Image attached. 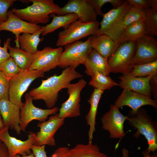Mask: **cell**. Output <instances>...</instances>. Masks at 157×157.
Segmentation results:
<instances>
[{
	"label": "cell",
	"mask_w": 157,
	"mask_h": 157,
	"mask_svg": "<svg viewBox=\"0 0 157 157\" xmlns=\"http://www.w3.org/2000/svg\"><path fill=\"white\" fill-rule=\"evenodd\" d=\"M84 65L85 67L94 68L99 72L105 76H109L110 73L108 58L103 57L93 49L88 54Z\"/></svg>",
	"instance_id": "cell-28"
},
{
	"label": "cell",
	"mask_w": 157,
	"mask_h": 157,
	"mask_svg": "<svg viewBox=\"0 0 157 157\" xmlns=\"http://www.w3.org/2000/svg\"><path fill=\"white\" fill-rule=\"evenodd\" d=\"M104 92L103 90L94 88L88 100L90 107L85 119L87 124L89 126L88 132L89 142H92L93 134L96 130V117L98 104Z\"/></svg>",
	"instance_id": "cell-23"
},
{
	"label": "cell",
	"mask_w": 157,
	"mask_h": 157,
	"mask_svg": "<svg viewBox=\"0 0 157 157\" xmlns=\"http://www.w3.org/2000/svg\"><path fill=\"white\" fill-rule=\"evenodd\" d=\"M63 51L62 47L53 48L49 47L38 50L33 54V62L28 69L38 70L45 73L56 68L58 66Z\"/></svg>",
	"instance_id": "cell-11"
},
{
	"label": "cell",
	"mask_w": 157,
	"mask_h": 157,
	"mask_svg": "<svg viewBox=\"0 0 157 157\" xmlns=\"http://www.w3.org/2000/svg\"><path fill=\"white\" fill-rule=\"evenodd\" d=\"M13 157H35L34 154L33 153H31L25 156H21L19 154H17Z\"/></svg>",
	"instance_id": "cell-46"
},
{
	"label": "cell",
	"mask_w": 157,
	"mask_h": 157,
	"mask_svg": "<svg viewBox=\"0 0 157 157\" xmlns=\"http://www.w3.org/2000/svg\"><path fill=\"white\" fill-rule=\"evenodd\" d=\"M144 19L142 9L131 6L118 24L107 35L118 43L120 35L128 26L133 22L140 20L144 21Z\"/></svg>",
	"instance_id": "cell-22"
},
{
	"label": "cell",
	"mask_w": 157,
	"mask_h": 157,
	"mask_svg": "<svg viewBox=\"0 0 157 157\" xmlns=\"http://www.w3.org/2000/svg\"><path fill=\"white\" fill-rule=\"evenodd\" d=\"M0 70L9 79L19 73L22 69L10 57L1 66Z\"/></svg>",
	"instance_id": "cell-33"
},
{
	"label": "cell",
	"mask_w": 157,
	"mask_h": 157,
	"mask_svg": "<svg viewBox=\"0 0 157 157\" xmlns=\"http://www.w3.org/2000/svg\"><path fill=\"white\" fill-rule=\"evenodd\" d=\"M45 148L44 145L38 146L33 144L31 147V149L35 157H47Z\"/></svg>",
	"instance_id": "cell-38"
},
{
	"label": "cell",
	"mask_w": 157,
	"mask_h": 157,
	"mask_svg": "<svg viewBox=\"0 0 157 157\" xmlns=\"http://www.w3.org/2000/svg\"><path fill=\"white\" fill-rule=\"evenodd\" d=\"M142 9L145 34L155 37L157 35V11L150 8Z\"/></svg>",
	"instance_id": "cell-31"
},
{
	"label": "cell",
	"mask_w": 157,
	"mask_h": 157,
	"mask_svg": "<svg viewBox=\"0 0 157 157\" xmlns=\"http://www.w3.org/2000/svg\"><path fill=\"white\" fill-rule=\"evenodd\" d=\"M25 101L20 112V128L21 131H25L30 122L37 120L40 122L46 121L49 116L57 113L59 108L55 107L51 109H42L35 106L33 104V99L28 92L25 95Z\"/></svg>",
	"instance_id": "cell-8"
},
{
	"label": "cell",
	"mask_w": 157,
	"mask_h": 157,
	"mask_svg": "<svg viewBox=\"0 0 157 157\" xmlns=\"http://www.w3.org/2000/svg\"><path fill=\"white\" fill-rule=\"evenodd\" d=\"M151 77V76L134 77L129 74H123L118 77L120 80L118 86L123 90H132L151 98L149 82Z\"/></svg>",
	"instance_id": "cell-20"
},
{
	"label": "cell",
	"mask_w": 157,
	"mask_h": 157,
	"mask_svg": "<svg viewBox=\"0 0 157 157\" xmlns=\"http://www.w3.org/2000/svg\"><path fill=\"white\" fill-rule=\"evenodd\" d=\"M100 25V22L97 21L84 23L77 20L59 32L56 46L62 47L88 36L96 35L99 29Z\"/></svg>",
	"instance_id": "cell-4"
},
{
	"label": "cell",
	"mask_w": 157,
	"mask_h": 157,
	"mask_svg": "<svg viewBox=\"0 0 157 157\" xmlns=\"http://www.w3.org/2000/svg\"><path fill=\"white\" fill-rule=\"evenodd\" d=\"M145 34L143 20H138L124 29L120 35L117 43L120 45L126 42H135Z\"/></svg>",
	"instance_id": "cell-26"
},
{
	"label": "cell",
	"mask_w": 157,
	"mask_h": 157,
	"mask_svg": "<svg viewBox=\"0 0 157 157\" xmlns=\"http://www.w3.org/2000/svg\"><path fill=\"white\" fill-rule=\"evenodd\" d=\"M50 17L53 18L51 22L42 26V36L46 35L61 27H63L65 28L78 19L77 15L73 13L61 15L52 14L49 15Z\"/></svg>",
	"instance_id": "cell-25"
},
{
	"label": "cell",
	"mask_w": 157,
	"mask_h": 157,
	"mask_svg": "<svg viewBox=\"0 0 157 157\" xmlns=\"http://www.w3.org/2000/svg\"><path fill=\"white\" fill-rule=\"evenodd\" d=\"M0 157H10L6 147L3 143L0 140Z\"/></svg>",
	"instance_id": "cell-42"
},
{
	"label": "cell",
	"mask_w": 157,
	"mask_h": 157,
	"mask_svg": "<svg viewBox=\"0 0 157 157\" xmlns=\"http://www.w3.org/2000/svg\"><path fill=\"white\" fill-rule=\"evenodd\" d=\"M131 6L127 0H125L119 7L113 8L104 13L99 29L96 35H107L118 24Z\"/></svg>",
	"instance_id": "cell-18"
},
{
	"label": "cell",
	"mask_w": 157,
	"mask_h": 157,
	"mask_svg": "<svg viewBox=\"0 0 157 157\" xmlns=\"http://www.w3.org/2000/svg\"><path fill=\"white\" fill-rule=\"evenodd\" d=\"M11 57L15 61L18 67L22 70L28 69L33 59V55L16 47H13L10 45L8 47Z\"/></svg>",
	"instance_id": "cell-30"
},
{
	"label": "cell",
	"mask_w": 157,
	"mask_h": 157,
	"mask_svg": "<svg viewBox=\"0 0 157 157\" xmlns=\"http://www.w3.org/2000/svg\"><path fill=\"white\" fill-rule=\"evenodd\" d=\"M131 6L142 9L149 8L148 0H127Z\"/></svg>",
	"instance_id": "cell-40"
},
{
	"label": "cell",
	"mask_w": 157,
	"mask_h": 157,
	"mask_svg": "<svg viewBox=\"0 0 157 157\" xmlns=\"http://www.w3.org/2000/svg\"><path fill=\"white\" fill-rule=\"evenodd\" d=\"M114 105H110L109 110L101 118L102 128L109 133L110 138L121 139L125 135L124 123L127 116L122 114Z\"/></svg>",
	"instance_id": "cell-14"
},
{
	"label": "cell",
	"mask_w": 157,
	"mask_h": 157,
	"mask_svg": "<svg viewBox=\"0 0 157 157\" xmlns=\"http://www.w3.org/2000/svg\"><path fill=\"white\" fill-rule=\"evenodd\" d=\"M149 84L151 94L154 99L157 100V74L151 76Z\"/></svg>",
	"instance_id": "cell-41"
},
{
	"label": "cell",
	"mask_w": 157,
	"mask_h": 157,
	"mask_svg": "<svg viewBox=\"0 0 157 157\" xmlns=\"http://www.w3.org/2000/svg\"><path fill=\"white\" fill-rule=\"evenodd\" d=\"M44 73L38 70H22L9 80V100L20 107L24 103L22 97L32 83L35 79L44 77Z\"/></svg>",
	"instance_id": "cell-5"
},
{
	"label": "cell",
	"mask_w": 157,
	"mask_h": 157,
	"mask_svg": "<svg viewBox=\"0 0 157 157\" xmlns=\"http://www.w3.org/2000/svg\"><path fill=\"white\" fill-rule=\"evenodd\" d=\"M69 148L66 147H61L57 148L51 157H70L69 155Z\"/></svg>",
	"instance_id": "cell-39"
},
{
	"label": "cell",
	"mask_w": 157,
	"mask_h": 157,
	"mask_svg": "<svg viewBox=\"0 0 157 157\" xmlns=\"http://www.w3.org/2000/svg\"><path fill=\"white\" fill-rule=\"evenodd\" d=\"M116 106L119 108L126 106L131 108L133 112L137 111L145 105L157 108V100L138 92L131 90H123L114 102Z\"/></svg>",
	"instance_id": "cell-17"
},
{
	"label": "cell",
	"mask_w": 157,
	"mask_h": 157,
	"mask_svg": "<svg viewBox=\"0 0 157 157\" xmlns=\"http://www.w3.org/2000/svg\"><path fill=\"white\" fill-rule=\"evenodd\" d=\"M93 49L103 57L108 58L115 51L119 45L108 35L103 34L90 36Z\"/></svg>",
	"instance_id": "cell-21"
},
{
	"label": "cell",
	"mask_w": 157,
	"mask_h": 157,
	"mask_svg": "<svg viewBox=\"0 0 157 157\" xmlns=\"http://www.w3.org/2000/svg\"><path fill=\"white\" fill-rule=\"evenodd\" d=\"M32 5L22 9L13 8L11 10L16 16L31 24H46L49 21V15H56L60 8L53 0H29Z\"/></svg>",
	"instance_id": "cell-3"
},
{
	"label": "cell",
	"mask_w": 157,
	"mask_h": 157,
	"mask_svg": "<svg viewBox=\"0 0 157 157\" xmlns=\"http://www.w3.org/2000/svg\"><path fill=\"white\" fill-rule=\"evenodd\" d=\"M8 129V127L4 126L0 131V140L6 147L10 157H13L17 154L25 156L30 154L31 147L35 141L36 133L29 132L28 139L22 141L10 136Z\"/></svg>",
	"instance_id": "cell-13"
},
{
	"label": "cell",
	"mask_w": 157,
	"mask_h": 157,
	"mask_svg": "<svg viewBox=\"0 0 157 157\" xmlns=\"http://www.w3.org/2000/svg\"><path fill=\"white\" fill-rule=\"evenodd\" d=\"M133 68L129 74L132 76H152L157 74V60L145 64L133 65Z\"/></svg>",
	"instance_id": "cell-32"
},
{
	"label": "cell",
	"mask_w": 157,
	"mask_h": 157,
	"mask_svg": "<svg viewBox=\"0 0 157 157\" xmlns=\"http://www.w3.org/2000/svg\"><path fill=\"white\" fill-rule=\"evenodd\" d=\"M85 67V73L91 77L89 84L94 88L104 91L119 85V84L112 79L109 76L102 74L94 68L90 67Z\"/></svg>",
	"instance_id": "cell-24"
},
{
	"label": "cell",
	"mask_w": 157,
	"mask_h": 157,
	"mask_svg": "<svg viewBox=\"0 0 157 157\" xmlns=\"http://www.w3.org/2000/svg\"><path fill=\"white\" fill-rule=\"evenodd\" d=\"M60 56L58 66L65 69L71 66L76 67L80 64L84 65L87 56L92 49L89 36L86 41L78 40L65 46Z\"/></svg>",
	"instance_id": "cell-6"
},
{
	"label": "cell",
	"mask_w": 157,
	"mask_h": 157,
	"mask_svg": "<svg viewBox=\"0 0 157 157\" xmlns=\"http://www.w3.org/2000/svg\"><path fill=\"white\" fill-rule=\"evenodd\" d=\"M86 84V81L81 78L76 83L68 85L66 88L69 97L59 109V117L65 119L80 115L81 93Z\"/></svg>",
	"instance_id": "cell-9"
},
{
	"label": "cell",
	"mask_w": 157,
	"mask_h": 157,
	"mask_svg": "<svg viewBox=\"0 0 157 157\" xmlns=\"http://www.w3.org/2000/svg\"><path fill=\"white\" fill-rule=\"evenodd\" d=\"M74 14L78 17V20L84 23L97 21V15L87 0H69L60 7L57 15Z\"/></svg>",
	"instance_id": "cell-15"
},
{
	"label": "cell",
	"mask_w": 157,
	"mask_h": 157,
	"mask_svg": "<svg viewBox=\"0 0 157 157\" xmlns=\"http://www.w3.org/2000/svg\"><path fill=\"white\" fill-rule=\"evenodd\" d=\"M16 1V0H0V24L7 20L8 9Z\"/></svg>",
	"instance_id": "cell-36"
},
{
	"label": "cell",
	"mask_w": 157,
	"mask_h": 157,
	"mask_svg": "<svg viewBox=\"0 0 157 157\" xmlns=\"http://www.w3.org/2000/svg\"><path fill=\"white\" fill-rule=\"evenodd\" d=\"M42 26L31 24L19 18L11 10H8V19L0 24V31H6L12 33L15 35V47L20 48L18 38L20 34L24 33L33 34L42 29Z\"/></svg>",
	"instance_id": "cell-16"
},
{
	"label": "cell",
	"mask_w": 157,
	"mask_h": 157,
	"mask_svg": "<svg viewBox=\"0 0 157 157\" xmlns=\"http://www.w3.org/2000/svg\"><path fill=\"white\" fill-rule=\"evenodd\" d=\"M4 127L2 117L0 113V131Z\"/></svg>",
	"instance_id": "cell-47"
},
{
	"label": "cell",
	"mask_w": 157,
	"mask_h": 157,
	"mask_svg": "<svg viewBox=\"0 0 157 157\" xmlns=\"http://www.w3.org/2000/svg\"><path fill=\"white\" fill-rule=\"evenodd\" d=\"M76 67L71 66L65 69L59 75H54L42 80L41 85L28 92L33 100H42L48 109L54 107L58 101V93L73 80L81 78L83 75L76 70Z\"/></svg>",
	"instance_id": "cell-1"
},
{
	"label": "cell",
	"mask_w": 157,
	"mask_h": 157,
	"mask_svg": "<svg viewBox=\"0 0 157 157\" xmlns=\"http://www.w3.org/2000/svg\"><path fill=\"white\" fill-rule=\"evenodd\" d=\"M42 32L41 29L33 34L24 33L20 35L18 38L20 48L34 54L38 50L39 43L43 39V38H40Z\"/></svg>",
	"instance_id": "cell-29"
},
{
	"label": "cell",
	"mask_w": 157,
	"mask_h": 157,
	"mask_svg": "<svg viewBox=\"0 0 157 157\" xmlns=\"http://www.w3.org/2000/svg\"><path fill=\"white\" fill-rule=\"evenodd\" d=\"M94 10L97 16L103 17L104 13L101 8L105 4L109 3L112 5L113 8H116L121 6L124 1L122 0H87Z\"/></svg>",
	"instance_id": "cell-34"
},
{
	"label": "cell",
	"mask_w": 157,
	"mask_h": 157,
	"mask_svg": "<svg viewBox=\"0 0 157 157\" xmlns=\"http://www.w3.org/2000/svg\"><path fill=\"white\" fill-rule=\"evenodd\" d=\"M122 157H129V151L126 148H123L122 149Z\"/></svg>",
	"instance_id": "cell-45"
},
{
	"label": "cell",
	"mask_w": 157,
	"mask_h": 157,
	"mask_svg": "<svg viewBox=\"0 0 157 157\" xmlns=\"http://www.w3.org/2000/svg\"><path fill=\"white\" fill-rule=\"evenodd\" d=\"M134 42L135 50L131 62L133 66L157 60V40L154 37L145 34Z\"/></svg>",
	"instance_id": "cell-10"
},
{
	"label": "cell",
	"mask_w": 157,
	"mask_h": 157,
	"mask_svg": "<svg viewBox=\"0 0 157 157\" xmlns=\"http://www.w3.org/2000/svg\"><path fill=\"white\" fill-rule=\"evenodd\" d=\"M69 155L70 157H108L106 154L100 151L97 145L92 142H88L87 144H76L69 149Z\"/></svg>",
	"instance_id": "cell-27"
},
{
	"label": "cell",
	"mask_w": 157,
	"mask_h": 157,
	"mask_svg": "<svg viewBox=\"0 0 157 157\" xmlns=\"http://www.w3.org/2000/svg\"><path fill=\"white\" fill-rule=\"evenodd\" d=\"M143 157H157V154L155 153H153L152 154L148 151L146 149L143 151L142 152Z\"/></svg>",
	"instance_id": "cell-44"
},
{
	"label": "cell",
	"mask_w": 157,
	"mask_h": 157,
	"mask_svg": "<svg viewBox=\"0 0 157 157\" xmlns=\"http://www.w3.org/2000/svg\"><path fill=\"white\" fill-rule=\"evenodd\" d=\"M149 8L157 11V0H148Z\"/></svg>",
	"instance_id": "cell-43"
},
{
	"label": "cell",
	"mask_w": 157,
	"mask_h": 157,
	"mask_svg": "<svg viewBox=\"0 0 157 157\" xmlns=\"http://www.w3.org/2000/svg\"><path fill=\"white\" fill-rule=\"evenodd\" d=\"M127 116L129 124L136 130L134 137L138 138L141 135H143L148 145L146 149L150 153H155L157 151L156 122L142 107L135 112L130 110Z\"/></svg>",
	"instance_id": "cell-2"
},
{
	"label": "cell",
	"mask_w": 157,
	"mask_h": 157,
	"mask_svg": "<svg viewBox=\"0 0 157 157\" xmlns=\"http://www.w3.org/2000/svg\"><path fill=\"white\" fill-rule=\"evenodd\" d=\"M11 40V38H7L4 41L3 47L1 46V40L0 37V67L10 57V55L8 51V47Z\"/></svg>",
	"instance_id": "cell-37"
},
{
	"label": "cell",
	"mask_w": 157,
	"mask_h": 157,
	"mask_svg": "<svg viewBox=\"0 0 157 157\" xmlns=\"http://www.w3.org/2000/svg\"><path fill=\"white\" fill-rule=\"evenodd\" d=\"M135 50L134 42L120 45L115 53L108 58L110 72L122 74H129L133 69L131 62Z\"/></svg>",
	"instance_id": "cell-7"
},
{
	"label": "cell",
	"mask_w": 157,
	"mask_h": 157,
	"mask_svg": "<svg viewBox=\"0 0 157 157\" xmlns=\"http://www.w3.org/2000/svg\"><path fill=\"white\" fill-rule=\"evenodd\" d=\"M9 80L0 70V100H9Z\"/></svg>",
	"instance_id": "cell-35"
},
{
	"label": "cell",
	"mask_w": 157,
	"mask_h": 157,
	"mask_svg": "<svg viewBox=\"0 0 157 157\" xmlns=\"http://www.w3.org/2000/svg\"><path fill=\"white\" fill-rule=\"evenodd\" d=\"M20 106L11 102L9 100H0V113L4 126L14 130L20 135Z\"/></svg>",
	"instance_id": "cell-19"
},
{
	"label": "cell",
	"mask_w": 157,
	"mask_h": 157,
	"mask_svg": "<svg viewBox=\"0 0 157 157\" xmlns=\"http://www.w3.org/2000/svg\"><path fill=\"white\" fill-rule=\"evenodd\" d=\"M65 119L59 116L58 113L51 116L47 121L38 122L37 126L40 130L36 133L34 145L40 146L56 145L54 136L58 130L64 124Z\"/></svg>",
	"instance_id": "cell-12"
}]
</instances>
